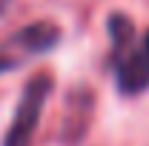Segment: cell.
Instances as JSON below:
<instances>
[{
	"mask_svg": "<svg viewBox=\"0 0 149 146\" xmlns=\"http://www.w3.org/2000/svg\"><path fill=\"white\" fill-rule=\"evenodd\" d=\"M46 95H49V77H35L29 83V89L23 92V97H20V106L15 112V120H12L9 138H6L3 146H32V135L37 129Z\"/></svg>",
	"mask_w": 149,
	"mask_h": 146,
	"instance_id": "obj_2",
	"label": "cell"
},
{
	"mask_svg": "<svg viewBox=\"0 0 149 146\" xmlns=\"http://www.w3.org/2000/svg\"><path fill=\"white\" fill-rule=\"evenodd\" d=\"M143 55H146V60H149V37H146V43H143Z\"/></svg>",
	"mask_w": 149,
	"mask_h": 146,
	"instance_id": "obj_3",
	"label": "cell"
},
{
	"mask_svg": "<svg viewBox=\"0 0 149 146\" xmlns=\"http://www.w3.org/2000/svg\"><path fill=\"white\" fill-rule=\"evenodd\" d=\"M112 35H115V63H118V83L123 92H141L149 83V60L143 55V46H135L132 40V23L126 17L112 20Z\"/></svg>",
	"mask_w": 149,
	"mask_h": 146,
	"instance_id": "obj_1",
	"label": "cell"
}]
</instances>
